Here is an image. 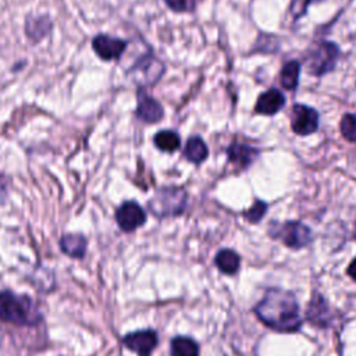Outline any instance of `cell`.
I'll list each match as a JSON object with an SVG mask.
<instances>
[{"instance_id":"obj_1","label":"cell","mask_w":356,"mask_h":356,"mask_svg":"<svg viewBox=\"0 0 356 356\" xmlns=\"http://www.w3.org/2000/svg\"><path fill=\"white\" fill-rule=\"evenodd\" d=\"M254 313L267 327L282 331L293 332L302 325L299 305L292 292L278 288L268 289L263 299L256 305Z\"/></svg>"},{"instance_id":"obj_2","label":"cell","mask_w":356,"mask_h":356,"mask_svg":"<svg viewBox=\"0 0 356 356\" xmlns=\"http://www.w3.org/2000/svg\"><path fill=\"white\" fill-rule=\"evenodd\" d=\"M0 320L17 325H36L42 321V314L31 298L6 289L0 292Z\"/></svg>"},{"instance_id":"obj_3","label":"cell","mask_w":356,"mask_h":356,"mask_svg":"<svg viewBox=\"0 0 356 356\" xmlns=\"http://www.w3.org/2000/svg\"><path fill=\"white\" fill-rule=\"evenodd\" d=\"M339 53V47L334 42L323 40L310 44L303 56L306 71L313 76H323L334 71Z\"/></svg>"},{"instance_id":"obj_4","label":"cell","mask_w":356,"mask_h":356,"mask_svg":"<svg viewBox=\"0 0 356 356\" xmlns=\"http://www.w3.org/2000/svg\"><path fill=\"white\" fill-rule=\"evenodd\" d=\"M149 209L157 217L178 216L184 211L186 204V192L179 186H164L156 191L149 200Z\"/></svg>"},{"instance_id":"obj_5","label":"cell","mask_w":356,"mask_h":356,"mask_svg":"<svg viewBox=\"0 0 356 356\" xmlns=\"http://www.w3.org/2000/svg\"><path fill=\"white\" fill-rule=\"evenodd\" d=\"M164 71L165 67L161 60L153 54H145L128 70V76L142 89L154 85L163 76Z\"/></svg>"},{"instance_id":"obj_6","label":"cell","mask_w":356,"mask_h":356,"mask_svg":"<svg viewBox=\"0 0 356 356\" xmlns=\"http://www.w3.org/2000/svg\"><path fill=\"white\" fill-rule=\"evenodd\" d=\"M273 236L281 238V241L292 249H300L312 241V231L299 221H286L277 227V234H273Z\"/></svg>"},{"instance_id":"obj_7","label":"cell","mask_w":356,"mask_h":356,"mask_svg":"<svg viewBox=\"0 0 356 356\" xmlns=\"http://www.w3.org/2000/svg\"><path fill=\"white\" fill-rule=\"evenodd\" d=\"M291 127L298 135H310L318 128V113L306 104H295L291 111Z\"/></svg>"},{"instance_id":"obj_8","label":"cell","mask_w":356,"mask_h":356,"mask_svg":"<svg viewBox=\"0 0 356 356\" xmlns=\"http://www.w3.org/2000/svg\"><path fill=\"white\" fill-rule=\"evenodd\" d=\"M115 220L124 232H132L145 224L146 213L136 202L128 200L117 209Z\"/></svg>"},{"instance_id":"obj_9","label":"cell","mask_w":356,"mask_h":356,"mask_svg":"<svg viewBox=\"0 0 356 356\" xmlns=\"http://www.w3.org/2000/svg\"><path fill=\"white\" fill-rule=\"evenodd\" d=\"M122 342L138 356H150L153 349L157 346L159 338L153 330H142L124 335Z\"/></svg>"},{"instance_id":"obj_10","label":"cell","mask_w":356,"mask_h":356,"mask_svg":"<svg viewBox=\"0 0 356 356\" xmlns=\"http://www.w3.org/2000/svg\"><path fill=\"white\" fill-rule=\"evenodd\" d=\"M92 47L102 60L111 61L118 58L125 51L127 42L108 35H97L92 40Z\"/></svg>"},{"instance_id":"obj_11","label":"cell","mask_w":356,"mask_h":356,"mask_svg":"<svg viewBox=\"0 0 356 356\" xmlns=\"http://www.w3.org/2000/svg\"><path fill=\"white\" fill-rule=\"evenodd\" d=\"M136 115L139 120L145 121V122H159L163 115V107L161 104L154 100L152 96H149L146 92H143L142 89L138 92V104H136Z\"/></svg>"},{"instance_id":"obj_12","label":"cell","mask_w":356,"mask_h":356,"mask_svg":"<svg viewBox=\"0 0 356 356\" xmlns=\"http://www.w3.org/2000/svg\"><path fill=\"white\" fill-rule=\"evenodd\" d=\"M285 106V96L277 88H270L263 92L254 104V111L263 115H274Z\"/></svg>"},{"instance_id":"obj_13","label":"cell","mask_w":356,"mask_h":356,"mask_svg":"<svg viewBox=\"0 0 356 356\" xmlns=\"http://www.w3.org/2000/svg\"><path fill=\"white\" fill-rule=\"evenodd\" d=\"M227 154L231 163L239 165L241 168H246L254 161V159L259 154V150L250 145L234 142L227 149Z\"/></svg>"},{"instance_id":"obj_14","label":"cell","mask_w":356,"mask_h":356,"mask_svg":"<svg viewBox=\"0 0 356 356\" xmlns=\"http://www.w3.org/2000/svg\"><path fill=\"white\" fill-rule=\"evenodd\" d=\"M307 318L309 321H312L313 324L318 325V327H325L328 325L331 317H330V309L327 302L324 300L323 296H320L318 293H316L307 307Z\"/></svg>"},{"instance_id":"obj_15","label":"cell","mask_w":356,"mask_h":356,"mask_svg":"<svg viewBox=\"0 0 356 356\" xmlns=\"http://www.w3.org/2000/svg\"><path fill=\"white\" fill-rule=\"evenodd\" d=\"M60 248L67 256L82 259L86 253V238L81 234H65L60 238Z\"/></svg>"},{"instance_id":"obj_16","label":"cell","mask_w":356,"mask_h":356,"mask_svg":"<svg viewBox=\"0 0 356 356\" xmlns=\"http://www.w3.org/2000/svg\"><path fill=\"white\" fill-rule=\"evenodd\" d=\"M207 154H209V149L200 136H191L186 140V145L184 149V156L186 160L195 164H200L202 161L206 160Z\"/></svg>"},{"instance_id":"obj_17","label":"cell","mask_w":356,"mask_h":356,"mask_svg":"<svg viewBox=\"0 0 356 356\" xmlns=\"http://www.w3.org/2000/svg\"><path fill=\"white\" fill-rule=\"evenodd\" d=\"M299 75H300V63L298 60L286 61L280 72L281 86L286 90H295L299 85Z\"/></svg>"},{"instance_id":"obj_18","label":"cell","mask_w":356,"mask_h":356,"mask_svg":"<svg viewBox=\"0 0 356 356\" xmlns=\"http://www.w3.org/2000/svg\"><path fill=\"white\" fill-rule=\"evenodd\" d=\"M51 29V21L46 17H36V18H28L25 24V32L29 39L33 42H38L43 39L49 31Z\"/></svg>"},{"instance_id":"obj_19","label":"cell","mask_w":356,"mask_h":356,"mask_svg":"<svg viewBox=\"0 0 356 356\" xmlns=\"http://www.w3.org/2000/svg\"><path fill=\"white\" fill-rule=\"evenodd\" d=\"M216 266L224 274L232 275L239 268V256L231 249H222L216 254Z\"/></svg>"},{"instance_id":"obj_20","label":"cell","mask_w":356,"mask_h":356,"mask_svg":"<svg viewBox=\"0 0 356 356\" xmlns=\"http://www.w3.org/2000/svg\"><path fill=\"white\" fill-rule=\"evenodd\" d=\"M153 142H154L156 147L160 149L161 152L172 153V152H175V150L179 147V145H181V138H179V135H178L175 131L163 129V131H159V132L154 135Z\"/></svg>"},{"instance_id":"obj_21","label":"cell","mask_w":356,"mask_h":356,"mask_svg":"<svg viewBox=\"0 0 356 356\" xmlns=\"http://www.w3.org/2000/svg\"><path fill=\"white\" fill-rule=\"evenodd\" d=\"M171 356H199V345L189 337L171 339Z\"/></svg>"},{"instance_id":"obj_22","label":"cell","mask_w":356,"mask_h":356,"mask_svg":"<svg viewBox=\"0 0 356 356\" xmlns=\"http://www.w3.org/2000/svg\"><path fill=\"white\" fill-rule=\"evenodd\" d=\"M341 134L349 142H356V115L346 113L341 118Z\"/></svg>"},{"instance_id":"obj_23","label":"cell","mask_w":356,"mask_h":356,"mask_svg":"<svg viewBox=\"0 0 356 356\" xmlns=\"http://www.w3.org/2000/svg\"><path fill=\"white\" fill-rule=\"evenodd\" d=\"M266 211H267V204H266L264 202H261V200H256V202L243 213V216H245V218H246L248 221H250V222H257V221H260V220L263 218V216L266 214Z\"/></svg>"},{"instance_id":"obj_24","label":"cell","mask_w":356,"mask_h":356,"mask_svg":"<svg viewBox=\"0 0 356 356\" xmlns=\"http://www.w3.org/2000/svg\"><path fill=\"white\" fill-rule=\"evenodd\" d=\"M167 7L177 13H191L197 7L199 0H164Z\"/></svg>"},{"instance_id":"obj_25","label":"cell","mask_w":356,"mask_h":356,"mask_svg":"<svg viewBox=\"0 0 356 356\" xmlns=\"http://www.w3.org/2000/svg\"><path fill=\"white\" fill-rule=\"evenodd\" d=\"M313 1H321V0H292L291 4H289V11H291L293 19H298L302 15H305L307 8H309V6Z\"/></svg>"},{"instance_id":"obj_26","label":"cell","mask_w":356,"mask_h":356,"mask_svg":"<svg viewBox=\"0 0 356 356\" xmlns=\"http://www.w3.org/2000/svg\"><path fill=\"white\" fill-rule=\"evenodd\" d=\"M348 274L356 281V257L352 260V263L348 267Z\"/></svg>"}]
</instances>
